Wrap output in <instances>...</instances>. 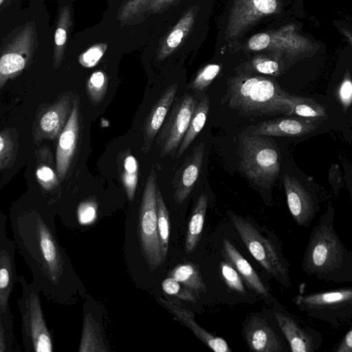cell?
Returning a JSON list of instances; mask_svg holds the SVG:
<instances>
[{"label": "cell", "mask_w": 352, "mask_h": 352, "mask_svg": "<svg viewBox=\"0 0 352 352\" xmlns=\"http://www.w3.org/2000/svg\"><path fill=\"white\" fill-rule=\"evenodd\" d=\"M10 225L32 283L48 300L72 305L85 298L88 293L58 240L53 215L36 209L13 211Z\"/></svg>", "instance_id": "6da1fadb"}, {"label": "cell", "mask_w": 352, "mask_h": 352, "mask_svg": "<svg viewBox=\"0 0 352 352\" xmlns=\"http://www.w3.org/2000/svg\"><path fill=\"white\" fill-rule=\"evenodd\" d=\"M335 211L329 204L313 228L301 268L307 276L328 283H352V252L334 228Z\"/></svg>", "instance_id": "7a4b0ae2"}, {"label": "cell", "mask_w": 352, "mask_h": 352, "mask_svg": "<svg viewBox=\"0 0 352 352\" xmlns=\"http://www.w3.org/2000/svg\"><path fill=\"white\" fill-rule=\"evenodd\" d=\"M290 94L271 78L240 74L229 79L228 106L246 116H290Z\"/></svg>", "instance_id": "3957f363"}, {"label": "cell", "mask_w": 352, "mask_h": 352, "mask_svg": "<svg viewBox=\"0 0 352 352\" xmlns=\"http://www.w3.org/2000/svg\"><path fill=\"white\" fill-rule=\"evenodd\" d=\"M157 176L151 169L145 183L135 226L138 250L147 269L153 272L164 263L157 226Z\"/></svg>", "instance_id": "277c9868"}, {"label": "cell", "mask_w": 352, "mask_h": 352, "mask_svg": "<svg viewBox=\"0 0 352 352\" xmlns=\"http://www.w3.org/2000/svg\"><path fill=\"white\" fill-rule=\"evenodd\" d=\"M21 295L17 306L21 316L23 346L26 352L53 351L52 338L43 316L40 290L28 283L23 275L18 276Z\"/></svg>", "instance_id": "5b68a950"}, {"label": "cell", "mask_w": 352, "mask_h": 352, "mask_svg": "<svg viewBox=\"0 0 352 352\" xmlns=\"http://www.w3.org/2000/svg\"><path fill=\"white\" fill-rule=\"evenodd\" d=\"M240 151V169L246 177L260 187H270L280 173L276 145L261 135H247L241 141Z\"/></svg>", "instance_id": "8992f818"}, {"label": "cell", "mask_w": 352, "mask_h": 352, "mask_svg": "<svg viewBox=\"0 0 352 352\" xmlns=\"http://www.w3.org/2000/svg\"><path fill=\"white\" fill-rule=\"evenodd\" d=\"M230 217L241 239L256 261L283 286L291 285L289 263L278 245L263 236L246 219L232 213Z\"/></svg>", "instance_id": "52a82bcc"}, {"label": "cell", "mask_w": 352, "mask_h": 352, "mask_svg": "<svg viewBox=\"0 0 352 352\" xmlns=\"http://www.w3.org/2000/svg\"><path fill=\"white\" fill-rule=\"evenodd\" d=\"M293 302L309 317L336 327L352 318V287L300 293L294 296Z\"/></svg>", "instance_id": "ba28073f"}, {"label": "cell", "mask_w": 352, "mask_h": 352, "mask_svg": "<svg viewBox=\"0 0 352 352\" xmlns=\"http://www.w3.org/2000/svg\"><path fill=\"white\" fill-rule=\"evenodd\" d=\"M37 38L35 23L28 21L15 28L3 40L0 58V89L29 66L37 47Z\"/></svg>", "instance_id": "9c48e42d"}, {"label": "cell", "mask_w": 352, "mask_h": 352, "mask_svg": "<svg viewBox=\"0 0 352 352\" xmlns=\"http://www.w3.org/2000/svg\"><path fill=\"white\" fill-rule=\"evenodd\" d=\"M248 47L252 51L267 50L292 58L307 56L315 50L312 41L298 32L293 24L253 35Z\"/></svg>", "instance_id": "30bf717a"}, {"label": "cell", "mask_w": 352, "mask_h": 352, "mask_svg": "<svg viewBox=\"0 0 352 352\" xmlns=\"http://www.w3.org/2000/svg\"><path fill=\"white\" fill-rule=\"evenodd\" d=\"M197 102L190 94H184L172 107L156 138L160 156H173L187 131Z\"/></svg>", "instance_id": "8fae6325"}, {"label": "cell", "mask_w": 352, "mask_h": 352, "mask_svg": "<svg viewBox=\"0 0 352 352\" xmlns=\"http://www.w3.org/2000/svg\"><path fill=\"white\" fill-rule=\"evenodd\" d=\"M74 99L72 92L67 91L54 103L40 108L32 124V138L36 145L59 137L70 116Z\"/></svg>", "instance_id": "7c38bea8"}, {"label": "cell", "mask_w": 352, "mask_h": 352, "mask_svg": "<svg viewBox=\"0 0 352 352\" xmlns=\"http://www.w3.org/2000/svg\"><path fill=\"white\" fill-rule=\"evenodd\" d=\"M278 0H235L230 10L225 38L234 40L261 18L279 10Z\"/></svg>", "instance_id": "4fadbf2b"}, {"label": "cell", "mask_w": 352, "mask_h": 352, "mask_svg": "<svg viewBox=\"0 0 352 352\" xmlns=\"http://www.w3.org/2000/svg\"><path fill=\"white\" fill-rule=\"evenodd\" d=\"M83 304V323L79 352H109L104 329V308L89 294Z\"/></svg>", "instance_id": "5bb4252c"}, {"label": "cell", "mask_w": 352, "mask_h": 352, "mask_svg": "<svg viewBox=\"0 0 352 352\" xmlns=\"http://www.w3.org/2000/svg\"><path fill=\"white\" fill-rule=\"evenodd\" d=\"M283 183L293 219L299 226L309 227L320 210L318 198L293 176L285 174Z\"/></svg>", "instance_id": "9a60e30c"}, {"label": "cell", "mask_w": 352, "mask_h": 352, "mask_svg": "<svg viewBox=\"0 0 352 352\" xmlns=\"http://www.w3.org/2000/svg\"><path fill=\"white\" fill-rule=\"evenodd\" d=\"M274 315L291 351L315 352L321 347L323 339L317 329L302 325L285 311H278Z\"/></svg>", "instance_id": "2e32d148"}, {"label": "cell", "mask_w": 352, "mask_h": 352, "mask_svg": "<svg viewBox=\"0 0 352 352\" xmlns=\"http://www.w3.org/2000/svg\"><path fill=\"white\" fill-rule=\"evenodd\" d=\"M16 245L7 235L6 217L0 216V312L10 309L9 299L18 281L15 265Z\"/></svg>", "instance_id": "e0dca14e"}, {"label": "cell", "mask_w": 352, "mask_h": 352, "mask_svg": "<svg viewBox=\"0 0 352 352\" xmlns=\"http://www.w3.org/2000/svg\"><path fill=\"white\" fill-rule=\"evenodd\" d=\"M79 136V100L74 97L69 120L58 137L56 151V168L58 178L67 175L78 144Z\"/></svg>", "instance_id": "ac0fdd59"}, {"label": "cell", "mask_w": 352, "mask_h": 352, "mask_svg": "<svg viewBox=\"0 0 352 352\" xmlns=\"http://www.w3.org/2000/svg\"><path fill=\"white\" fill-rule=\"evenodd\" d=\"M204 149L203 142L194 146L191 153L175 172L172 184L173 197L177 204H182L191 193L201 169Z\"/></svg>", "instance_id": "d6986e66"}, {"label": "cell", "mask_w": 352, "mask_h": 352, "mask_svg": "<svg viewBox=\"0 0 352 352\" xmlns=\"http://www.w3.org/2000/svg\"><path fill=\"white\" fill-rule=\"evenodd\" d=\"M322 120L301 117L279 118L265 120L254 127L252 135L276 137L302 136L315 131Z\"/></svg>", "instance_id": "ffe728a7"}, {"label": "cell", "mask_w": 352, "mask_h": 352, "mask_svg": "<svg viewBox=\"0 0 352 352\" xmlns=\"http://www.w3.org/2000/svg\"><path fill=\"white\" fill-rule=\"evenodd\" d=\"M243 334L249 349L256 352H282L280 337L266 319L251 316L243 327Z\"/></svg>", "instance_id": "44dd1931"}, {"label": "cell", "mask_w": 352, "mask_h": 352, "mask_svg": "<svg viewBox=\"0 0 352 352\" xmlns=\"http://www.w3.org/2000/svg\"><path fill=\"white\" fill-rule=\"evenodd\" d=\"M159 300L175 316V320L187 327L201 342L216 352H230L226 340L202 328L195 320V314L175 300L159 298Z\"/></svg>", "instance_id": "7402d4cb"}, {"label": "cell", "mask_w": 352, "mask_h": 352, "mask_svg": "<svg viewBox=\"0 0 352 352\" xmlns=\"http://www.w3.org/2000/svg\"><path fill=\"white\" fill-rule=\"evenodd\" d=\"M177 84L169 86L154 104L146 116L142 127V150L148 152L162 128L168 113L174 102L177 91Z\"/></svg>", "instance_id": "603a6c76"}, {"label": "cell", "mask_w": 352, "mask_h": 352, "mask_svg": "<svg viewBox=\"0 0 352 352\" xmlns=\"http://www.w3.org/2000/svg\"><path fill=\"white\" fill-rule=\"evenodd\" d=\"M223 250L225 256L237 270L248 286L259 295L268 297V289L263 283L249 262L241 254L228 239L223 241Z\"/></svg>", "instance_id": "cb8c5ba5"}, {"label": "cell", "mask_w": 352, "mask_h": 352, "mask_svg": "<svg viewBox=\"0 0 352 352\" xmlns=\"http://www.w3.org/2000/svg\"><path fill=\"white\" fill-rule=\"evenodd\" d=\"M208 208V197L201 193L195 204L188 222L184 249L186 253H192L201 239Z\"/></svg>", "instance_id": "d4e9b609"}, {"label": "cell", "mask_w": 352, "mask_h": 352, "mask_svg": "<svg viewBox=\"0 0 352 352\" xmlns=\"http://www.w3.org/2000/svg\"><path fill=\"white\" fill-rule=\"evenodd\" d=\"M195 18V11L192 8L182 16L161 44L157 53L159 60L169 56L180 45L191 29Z\"/></svg>", "instance_id": "484cf974"}, {"label": "cell", "mask_w": 352, "mask_h": 352, "mask_svg": "<svg viewBox=\"0 0 352 352\" xmlns=\"http://www.w3.org/2000/svg\"><path fill=\"white\" fill-rule=\"evenodd\" d=\"M73 25V16L70 8H60L54 32L53 47V66L58 69L63 63L66 50L68 34Z\"/></svg>", "instance_id": "4316f807"}, {"label": "cell", "mask_w": 352, "mask_h": 352, "mask_svg": "<svg viewBox=\"0 0 352 352\" xmlns=\"http://www.w3.org/2000/svg\"><path fill=\"white\" fill-rule=\"evenodd\" d=\"M37 166L36 177L40 186L46 191H51L57 187L59 178L57 174L56 162L52 153L47 146L36 152Z\"/></svg>", "instance_id": "83f0119b"}, {"label": "cell", "mask_w": 352, "mask_h": 352, "mask_svg": "<svg viewBox=\"0 0 352 352\" xmlns=\"http://www.w3.org/2000/svg\"><path fill=\"white\" fill-rule=\"evenodd\" d=\"M209 107V98L208 96H204L197 104L187 131L175 155L177 158L182 156L204 128Z\"/></svg>", "instance_id": "f1b7e54d"}, {"label": "cell", "mask_w": 352, "mask_h": 352, "mask_svg": "<svg viewBox=\"0 0 352 352\" xmlns=\"http://www.w3.org/2000/svg\"><path fill=\"white\" fill-rule=\"evenodd\" d=\"M192 289L199 296L206 289V284L197 267L191 263H185L175 266L168 274Z\"/></svg>", "instance_id": "f546056e"}, {"label": "cell", "mask_w": 352, "mask_h": 352, "mask_svg": "<svg viewBox=\"0 0 352 352\" xmlns=\"http://www.w3.org/2000/svg\"><path fill=\"white\" fill-rule=\"evenodd\" d=\"M18 132L16 129L7 128L0 133V169L5 170L14 165L19 148Z\"/></svg>", "instance_id": "4dcf8cb0"}, {"label": "cell", "mask_w": 352, "mask_h": 352, "mask_svg": "<svg viewBox=\"0 0 352 352\" xmlns=\"http://www.w3.org/2000/svg\"><path fill=\"white\" fill-rule=\"evenodd\" d=\"M289 99L292 104L290 116L321 120L327 116L325 107L312 98L290 94Z\"/></svg>", "instance_id": "1f68e13d"}, {"label": "cell", "mask_w": 352, "mask_h": 352, "mask_svg": "<svg viewBox=\"0 0 352 352\" xmlns=\"http://www.w3.org/2000/svg\"><path fill=\"white\" fill-rule=\"evenodd\" d=\"M138 162L130 153H127L123 159L121 169V180L128 199L133 201L135 198L138 182Z\"/></svg>", "instance_id": "d6a6232c"}, {"label": "cell", "mask_w": 352, "mask_h": 352, "mask_svg": "<svg viewBox=\"0 0 352 352\" xmlns=\"http://www.w3.org/2000/svg\"><path fill=\"white\" fill-rule=\"evenodd\" d=\"M157 208L160 248L163 258L165 261L168 255L169 247L170 217L162 194L158 186L157 190Z\"/></svg>", "instance_id": "836d02e7"}, {"label": "cell", "mask_w": 352, "mask_h": 352, "mask_svg": "<svg viewBox=\"0 0 352 352\" xmlns=\"http://www.w3.org/2000/svg\"><path fill=\"white\" fill-rule=\"evenodd\" d=\"M107 85L108 78L102 71H96L90 76L87 82V93L93 105L96 106L102 101Z\"/></svg>", "instance_id": "e575fe53"}, {"label": "cell", "mask_w": 352, "mask_h": 352, "mask_svg": "<svg viewBox=\"0 0 352 352\" xmlns=\"http://www.w3.org/2000/svg\"><path fill=\"white\" fill-rule=\"evenodd\" d=\"M161 286L165 294L182 300L195 303L199 298L192 289L170 276L164 278Z\"/></svg>", "instance_id": "d590c367"}, {"label": "cell", "mask_w": 352, "mask_h": 352, "mask_svg": "<svg viewBox=\"0 0 352 352\" xmlns=\"http://www.w3.org/2000/svg\"><path fill=\"white\" fill-rule=\"evenodd\" d=\"M13 343V316L10 308L0 312V352H12Z\"/></svg>", "instance_id": "8d00e7d4"}, {"label": "cell", "mask_w": 352, "mask_h": 352, "mask_svg": "<svg viewBox=\"0 0 352 352\" xmlns=\"http://www.w3.org/2000/svg\"><path fill=\"white\" fill-rule=\"evenodd\" d=\"M152 0H124L118 10L117 19L120 23H126L145 13Z\"/></svg>", "instance_id": "74e56055"}, {"label": "cell", "mask_w": 352, "mask_h": 352, "mask_svg": "<svg viewBox=\"0 0 352 352\" xmlns=\"http://www.w3.org/2000/svg\"><path fill=\"white\" fill-rule=\"evenodd\" d=\"M221 66L218 64H208L203 67L189 85L193 90L203 91L208 87L218 76Z\"/></svg>", "instance_id": "f35d334b"}, {"label": "cell", "mask_w": 352, "mask_h": 352, "mask_svg": "<svg viewBox=\"0 0 352 352\" xmlns=\"http://www.w3.org/2000/svg\"><path fill=\"white\" fill-rule=\"evenodd\" d=\"M220 271L222 278L230 289L240 294L245 293V289L242 277L230 263L221 262Z\"/></svg>", "instance_id": "ab89813d"}, {"label": "cell", "mask_w": 352, "mask_h": 352, "mask_svg": "<svg viewBox=\"0 0 352 352\" xmlns=\"http://www.w3.org/2000/svg\"><path fill=\"white\" fill-rule=\"evenodd\" d=\"M253 70L258 74L277 76L280 74V63L273 58L258 56L251 63Z\"/></svg>", "instance_id": "60d3db41"}, {"label": "cell", "mask_w": 352, "mask_h": 352, "mask_svg": "<svg viewBox=\"0 0 352 352\" xmlns=\"http://www.w3.org/2000/svg\"><path fill=\"white\" fill-rule=\"evenodd\" d=\"M107 48V44L106 43L92 45L79 56V63L84 67H94L100 60Z\"/></svg>", "instance_id": "b9f144b4"}, {"label": "cell", "mask_w": 352, "mask_h": 352, "mask_svg": "<svg viewBox=\"0 0 352 352\" xmlns=\"http://www.w3.org/2000/svg\"><path fill=\"white\" fill-rule=\"evenodd\" d=\"M340 98L345 107L350 104L352 100V81L350 76L346 74L344 78L340 91Z\"/></svg>", "instance_id": "7bdbcfd3"}, {"label": "cell", "mask_w": 352, "mask_h": 352, "mask_svg": "<svg viewBox=\"0 0 352 352\" xmlns=\"http://www.w3.org/2000/svg\"><path fill=\"white\" fill-rule=\"evenodd\" d=\"M334 352H352V325L333 349Z\"/></svg>", "instance_id": "ee69618b"}, {"label": "cell", "mask_w": 352, "mask_h": 352, "mask_svg": "<svg viewBox=\"0 0 352 352\" xmlns=\"http://www.w3.org/2000/svg\"><path fill=\"white\" fill-rule=\"evenodd\" d=\"M174 0H152L147 6L145 12H157L167 6Z\"/></svg>", "instance_id": "f6af8a7d"}, {"label": "cell", "mask_w": 352, "mask_h": 352, "mask_svg": "<svg viewBox=\"0 0 352 352\" xmlns=\"http://www.w3.org/2000/svg\"><path fill=\"white\" fill-rule=\"evenodd\" d=\"M340 32L352 47V32L348 29L342 28H340Z\"/></svg>", "instance_id": "bcb514c9"}, {"label": "cell", "mask_w": 352, "mask_h": 352, "mask_svg": "<svg viewBox=\"0 0 352 352\" xmlns=\"http://www.w3.org/2000/svg\"><path fill=\"white\" fill-rule=\"evenodd\" d=\"M6 0H0V5L1 6H3V3L5 2Z\"/></svg>", "instance_id": "7dc6e473"}, {"label": "cell", "mask_w": 352, "mask_h": 352, "mask_svg": "<svg viewBox=\"0 0 352 352\" xmlns=\"http://www.w3.org/2000/svg\"><path fill=\"white\" fill-rule=\"evenodd\" d=\"M351 200H352V185H351Z\"/></svg>", "instance_id": "c3c4849f"}]
</instances>
